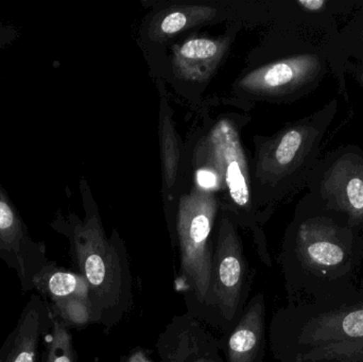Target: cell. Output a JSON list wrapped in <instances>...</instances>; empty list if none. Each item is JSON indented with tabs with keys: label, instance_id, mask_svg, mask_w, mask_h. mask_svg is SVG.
I'll list each match as a JSON object with an SVG mask.
<instances>
[{
	"label": "cell",
	"instance_id": "1",
	"mask_svg": "<svg viewBox=\"0 0 363 362\" xmlns=\"http://www.w3.org/2000/svg\"><path fill=\"white\" fill-rule=\"evenodd\" d=\"M362 263L363 232L308 193L281 251L288 304L315 303L357 290Z\"/></svg>",
	"mask_w": 363,
	"mask_h": 362
},
{
	"label": "cell",
	"instance_id": "2",
	"mask_svg": "<svg viewBox=\"0 0 363 362\" xmlns=\"http://www.w3.org/2000/svg\"><path fill=\"white\" fill-rule=\"evenodd\" d=\"M271 344L281 362H363V288L289 305L273 319Z\"/></svg>",
	"mask_w": 363,
	"mask_h": 362
},
{
	"label": "cell",
	"instance_id": "3",
	"mask_svg": "<svg viewBox=\"0 0 363 362\" xmlns=\"http://www.w3.org/2000/svg\"><path fill=\"white\" fill-rule=\"evenodd\" d=\"M50 227L69 240L72 259L89 284L95 323L116 324L131 307V272L127 257L106 238L97 213L87 210L81 220L57 212Z\"/></svg>",
	"mask_w": 363,
	"mask_h": 362
},
{
	"label": "cell",
	"instance_id": "4",
	"mask_svg": "<svg viewBox=\"0 0 363 362\" xmlns=\"http://www.w3.org/2000/svg\"><path fill=\"white\" fill-rule=\"evenodd\" d=\"M336 98L313 114L286 125L260 149V178L279 193L306 184L322 157L324 138L338 113Z\"/></svg>",
	"mask_w": 363,
	"mask_h": 362
},
{
	"label": "cell",
	"instance_id": "5",
	"mask_svg": "<svg viewBox=\"0 0 363 362\" xmlns=\"http://www.w3.org/2000/svg\"><path fill=\"white\" fill-rule=\"evenodd\" d=\"M328 40L325 36L296 40L289 52L247 74L239 86L254 95L285 101L311 95L330 72Z\"/></svg>",
	"mask_w": 363,
	"mask_h": 362
},
{
	"label": "cell",
	"instance_id": "6",
	"mask_svg": "<svg viewBox=\"0 0 363 362\" xmlns=\"http://www.w3.org/2000/svg\"><path fill=\"white\" fill-rule=\"evenodd\" d=\"M218 212L213 193L194 191L180 199L178 235L182 278L196 303L204 305L213 266L211 234Z\"/></svg>",
	"mask_w": 363,
	"mask_h": 362
},
{
	"label": "cell",
	"instance_id": "7",
	"mask_svg": "<svg viewBox=\"0 0 363 362\" xmlns=\"http://www.w3.org/2000/svg\"><path fill=\"white\" fill-rule=\"evenodd\" d=\"M306 186L328 210L342 214L363 232V149L345 145L320 157Z\"/></svg>",
	"mask_w": 363,
	"mask_h": 362
},
{
	"label": "cell",
	"instance_id": "8",
	"mask_svg": "<svg viewBox=\"0 0 363 362\" xmlns=\"http://www.w3.org/2000/svg\"><path fill=\"white\" fill-rule=\"evenodd\" d=\"M247 272L242 242L230 218L222 216L204 306L207 310H213L226 329L230 325L236 324L242 315Z\"/></svg>",
	"mask_w": 363,
	"mask_h": 362
},
{
	"label": "cell",
	"instance_id": "9",
	"mask_svg": "<svg viewBox=\"0 0 363 362\" xmlns=\"http://www.w3.org/2000/svg\"><path fill=\"white\" fill-rule=\"evenodd\" d=\"M0 259L14 270L23 293L49 261L46 244L35 242L6 189L0 185Z\"/></svg>",
	"mask_w": 363,
	"mask_h": 362
},
{
	"label": "cell",
	"instance_id": "10",
	"mask_svg": "<svg viewBox=\"0 0 363 362\" xmlns=\"http://www.w3.org/2000/svg\"><path fill=\"white\" fill-rule=\"evenodd\" d=\"M203 149L217 168L232 201L241 208L251 202V182L238 132L230 121L221 120L209 132Z\"/></svg>",
	"mask_w": 363,
	"mask_h": 362
},
{
	"label": "cell",
	"instance_id": "11",
	"mask_svg": "<svg viewBox=\"0 0 363 362\" xmlns=\"http://www.w3.org/2000/svg\"><path fill=\"white\" fill-rule=\"evenodd\" d=\"M53 327L47 302L32 293L16 327L0 349V362H40L45 341Z\"/></svg>",
	"mask_w": 363,
	"mask_h": 362
},
{
	"label": "cell",
	"instance_id": "12",
	"mask_svg": "<svg viewBox=\"0 0 363 362\" xmlns=\"http://www.w3.org/2000/svg\"><path fill=\"white\" fill-rule=\"evenodd\" d=\"M264 295L253 298L235 324L226 346V362H262L266 332Z\"/></svg>",
	"mask_w": 363,
	"mask_h": 362
},
{
	"label": "cell",
	"instance_id": "13",
	"mask_svg": "<svg viewBox=\"0 0 363 362\" xmlns=\"http://www.w3.org/2000/svg\"><path fill=\"white\" fill-rule=\"evenodd\" d=\"M172 329L161 344L162 362H226L220 357L217 341L192 320Z\"/></svg>",
	"mask_w": 363,
	"mask_h": 362
},
{
	"label": "cell",
	"instance_id": "14",
	"mask_svg": "<svg viewBox=\"0 0 363 362\" xmlns=\"http://www.w3.org/2000/svg\"><path fill=\"white\" fill-rule=\"evenodd\" d=\"M228 42L219 38H194L174 47L172 65L181 79L194 82L207 80L219 65Z\"/></svg>",
	"mask_w": 363,
	"mask_h": 362
},
{
	"label": "cell",
	"instance_id": "15",
	"mask_svg": "<svg viewBox=\"0 0 363 362\" xmlns=\"http://www.w3.org/2000/svg\"><path fill=\"white\" fill-rule=\"evenodd\" d=\"M330 72L338 81L339 91L349 101L347 80L343 66L351 59L363 64V10L354 15L345 26L340 27L328 43Z\"/></svg>",
	"mask_w": 363,
	"mask_h": 362
},
{
	"label": "cell",
	"instance_id": "16",
	"mask_svg": "<svg viewBox=\"0 0 363 362\" xmlns=\"http://www.w3.org/2000/svg\"><path fill=\"white\" fill-rule=\"evenodd\" d=\"M33 291L48 304L72 298L89 300V287L86 280L79 272L65 269L51 259L36 276Z\"/></svg>",
	"mask_w": 363,
	"mask_h": 362
},
{
	"label": "cell",
	"instance_id": "17",
	"mask_svg": "<svg viewBox=\"0 0 363 362\" xmlns=\"http://www.w3.org/2000/svg\"><path fill=\"white\" fill-rule=\"evenodd\" d=\"M215 14L216 10L211 6H172L162 12L153 21L150 29L151 38L155 40L170 38L187 28L209 21Z\"/></svg>",
	"mask_w": 363,
	"mask_h": 362
},
{
	"label": "cell",
	"instance_id": "18",
	"mask_svg": "<svg viewBox=\"0 0 363 362\" xmlns=\"http://www.w3.org/2000/svg\"><path fill=\"white\" fill-rule=\"evenodd\" d=\"M48 305L53 318L63 323L67 329H82L91 323H95L93 308L89 299L72 298Z\"/></svg>",
	"mask_w": 363,
	"mask_h": 362
},
{
	"label": "cell",
	"instance_id": "19",
	"mask_svg": "<svg viewBox=\"0 0 363 362\" xmlns=\"http://www.w3.org/2000/svg\"><path fill=\"white\" fill-rule=\"evenodd\" d=\"M40 362H78L69 329L57 319L53 318L52 329L45 341Z\"/></svg>",
	"mask_w": 363,
	"mask_h": 362
},
{
	"label": "cell",
	"instance_id": "20",
	"mask_svg": "<svg viewBox=\"0 0 363 362\" xmlns=\"http://www.w3.org/2000/svg\"><path fill=\"white\" fill-rule=\"evenodd\" d=\"M161 144L164 179L168 188H170L176 182L179 161H180L178 137L170 117H165L162 120Z\"/></svg>",
	"mask_w": 363,
	"mask_h": 362
},
{
	"label": "cell",
	"instance_id": "21",
	"mask_svg": "<svg viewBox=\"0 0 363 362\" xmlns=\"http://www.w3.org/2000/svg\"><path fill=\"white\" fill-rule=\"evenodd\" d=\"M194 178H196V184L199 187V191H205V193H213V191H219L224 187L221 174L209 161L196 168Z\"/></svg>",
	"mask_w": 363,
	"mask_h": 362
},
{
	"label": "cell",
	"instance_id": "22",
	"mask_svg": "<svg viewBox=\"0 0 363 362\" xmlns=\"http://www.w3.org/2000/svg\"><path fill=\"white\" fill-rule=\"evenodd\" d=\"M21 36L19 28L11 23H0V49L14 44Z\"/></svg>",
	"mask_w": 363,
	"mask_h": 362
},
{
	"label": "cell",
	"instance_id": "23",
	"mask_svg": "<svg viewBox=\"0 0 363 362\" xmlns=\"http://www.w3.org/2000/svg\"><path fill=\"white\" fill-rule=\"evenodd\" d=\"M343 72L345 77H351L363 89V64L350 60L343 66Z\"/></svg>",
	"mask_w": 363,
	"mask_h": 362
},
{
	"label": "cell",
	"instance_id": "24",
	"mask_svg": "<svg viewBox=\"0 0 363 362\" xmlns=\"http://www.w3.org/2000/svg\"><path fill=\"white\" fill-rule=\"evenodd\" d=\"M129 362H150L143 353H136L131 357Z\"/></svg>",
	"mask_w": 363,
	"mask_h": 362
}]
</instances>
